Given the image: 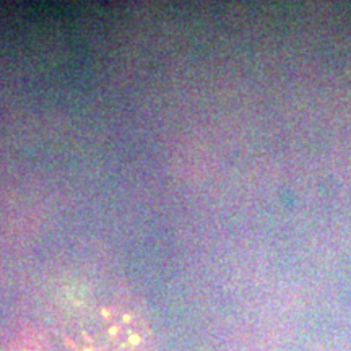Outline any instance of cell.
Returning <instances> with one entry per match:
<instances>
[{
    "label": "cell",
    "mask_w": 351,
    "mask_h": 351,
    "mask_svg": "<svg viewBox=\"0 0 351 351\" xmlns=\"http://www.w3.org/2000/svg\"><path fill=\"white\" fill-rule=\"evenodd\" d=\"M140 337L132 333L129 319L99 314L75 330L73 326L46 333L39 351H140Z\"/></svg>",
    "instance_id": "6da1fadb"
}]
</instances>
